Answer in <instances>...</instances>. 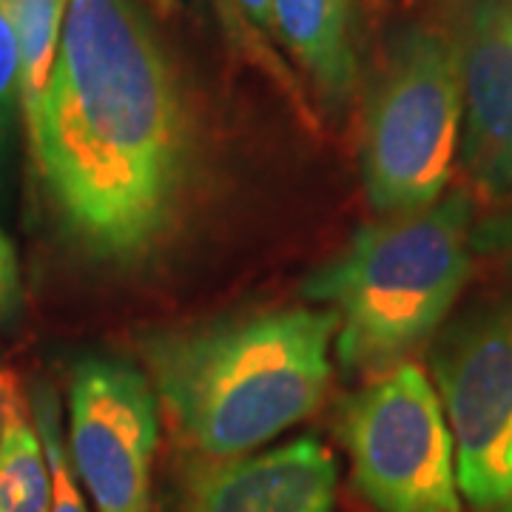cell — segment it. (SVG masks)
Masks as SVG:
<instances>
[{"instance_id":"1","label":"cell","mask_w":512,"mask_h":512,"mask_svg":"<svg viewBox=\"0 0 512 512\" xmlns=\"http://www.w3.org/2000/svg\"><path fill=\"white\" fill-rule=\"evenodd\" d=\"M32 154L69 234L100 262H143L180 225L194 114L134 0H69Z\"/></svg>"},{"instance_id":"2","label":"cell","mask_w":512,"mask_h":512,"mask_svg":"<svg viewBox=\"0 0 512 512\" xmlns=\"http://www.w3.org/2000/svg\"><path fill=\"white\" fill-rule=\"evenodd\" d=\"M336 328L328 308H285L151 333L148 382L202 456H245L322 404Z\"/></svg>"},{"instance_id":"3","label":"cell","mask_w":512,"mask_h":512,"mask_svg":"<svg viewBox=\"0 0 512 512\" xmlns=\"http://www.w3.org/2000/svg\"><path fill=\"white\" fill-rule=\"evenodd\" d=\"M470 276V200L450 194L416 214L367 225L305 282L336 328L348 373L396 367L430 339Z\"/></svg>"},{"instance_id":"4","label":"cell","mask_w":512,"mask_h":512,"mask_svg":"<svg viewBox=\"0 0 512 512\" xmlns=\"http://www.w3.org/2000/svg\"><path fill=\"white\" fill-rule=\"evenodd\" d=\"M464 117L461 49L433 26H410L387 49L362 128L370 205L404 217L441 200Z\"/></svg>"},{"instance_id":"5","label":"cell","mask_w":512,"mask_h":512,"mask_svg":"<svg viewBox=\"0 0 512 512\" xmlns=\"http://www.w3.org/2000/svg\"><path fill=\"white\" fill-rule=\"evenodd\" d=\"M339 433L356 490L379 512H461L453 436L421 367H387L345 402Z\"/></svg>"},{"instance_id":"6","label":"cell","mask_w":512,"mask_h":512,"mask_svg":"<svg viewBox=\"0 0 512 512\" xmlns=\"http://www.w3.org/2000/svg\"><path fill=\"white\" fill-rule=\"evenodd\" d=\"M433 376L473 512H512V305L461 316L433 348Z\"/></svg>"},{"instance_id":"7","label":"cell","mask_w":512,"mask_h":512,"mask_svg":"<svg viewBox=\"0 0 512 512\" xmlns=\"http://www.w3.org/2000/svg\"><path fill=\"white\" fill-rule=\"evenodd\" d=\"M157 396L117 359H86L69 382V458L97 512H151Z\"/></svg>"},{"instance_id":"8","label":"cell","mask_w":512,"mask_h":512,"mask_svg":"<svg viewBox=\"0 0 512 512\" xmlns=\"http://www.w3.org/2000/svg\"><path fill=\"white\" fill-rule=\"evenodd\" d=\"M336 458L319 439L265 453L205 458L188 478L180 512H330Z\"/></svg>"},{"instance_id":"9","label":"cell","mask_w":512,"mask_h":512,"mask_svg":"<svg viewBox=\"0 0 512 512\" xmlns=\"http://www.w3.org/2000/svg\"><path fill=\"white\" fill-rule=\"evenodd\" d=\"M458 49L467 163L490 194H512V0H476Z\"/></svg>"},{"instance_id":"10","label":"cell","mask_w":512,"mask_h":512,"mask_svg":"<svg viewBox=\"0 0 512 512\" xmlns=\"http://www.w3.org/2000/svg\"><path fill=\"white\" fill-rule=\"evenodd\" d=\"M274 32L328 109H342L356 83L353 0H274Z\"/></svg>"},{"instance_id":"11","label":"cell","mask_w":512,"mask_h":512,"mask_svg":"<svg viewBox=\"0 0 512 512\" xmlns=\"http://www.w3.org/2000/svg\"><path fill=\"white\" fill-rule=\"evenodd\" d=\"M49 461L18 373L0 370V512H49Z\"/></svg>"},{"instance_id":"12","label":"cell","mask_w":512,"mask_h":512,"mask_svg":"<svg viewBox=\"0 0 512 512\" xmlns=\"http://www.w3.org/2000/svg\"><path fill=\"white\" fill-rule=\"evenodd\" d=\"M66 6L69 0H9L18 40V106L23 111L29 146L40 131L52 89Z\"/></svg>"},{"instance_id":"13","label":"cell","mask_w":512,"mask_h":512,"mask_svg":"<svg viewBox=\"0 0 512 512\" xmlns=\"http://www.w3.org/2000/svg\"><path fill=\"white\" fill-rule=\"evenodd\" d=\"M32 419L49 461V481H52L49 512H89L86 498L80 493V478L69 458V444L63 439L60 404L52 387H37V393L32 396Z\"/></svg>"},{"instance_id":"14","label":"cell","mask_w":512,"mask_h":512,"mask_svg":"<svg viewBox=\"0 0 512 512\" xmlns=\"http://www.w3.org/2000/svg\"><path fill=\"white\" fill-rule=\"evenodd\" d=\"M214 3H217V12H220L225 32H228V37L242 49V55L256 60L265 72L271 74L276 83L285 89V94L296 103V109H305V100H302V92H299L293 74L288 72V69L282 66V60L276 57V52L271 49V40L259 35L254 26L248 23V18L242 15V9L237 6V0H214Z\"/></svg>"},{"instance_id":"15","label":"cell","mask_w":512,"mask_h":512,"mask_svg":"<svg viewBox=\"0 0 512 512\" xmlns=\"http://www.w3.org/2000/svg\"><path fill=\"white\" fill-rule=\"evenodd\" d=\"M18 103V40L9 0H0V154L6 143V128Z\"/></svg>"},{"instance_id":"16","label":"cell","mask_w":512,"mask_h":512,"mask_svg":"<svg viewBox=\"0 0 512 512\" xmlns=\"http://www.w3.org/2000/svg\"><path fill=\"white\" fill-rule=\"evenodd\" d=\"M20 268L15 245L0 234V322H6L20 305Z\"/></svg>"},{"instance_id":"17","label":"cell","mask_w":512,"mask_h":512,"mask_svg":"<svg viewBox=\"0 0 512 512\" xmlns=\"http://www.w3.org/2000/svg\"><path fill=\"white\" fill-rule=\"evenodd\" d=\"M242 15L254 26L256 32L268 40H276L274 32V0H237Z\"/></svg>"},{"instance_id":"18","label":"cell","mask_w":512,"mask_h":512,"mask_svg":"<svg viewBox=\"0 0 512 512\" xmlns=\"http://www.w3.org/2000/svg\"><path fill=\"white\" fill-rule=\"evenodd\" d=\"M148 3H151L160 15H168V12L174 9V3H177V0H148Z\"/></svg>"}]
</instances>
